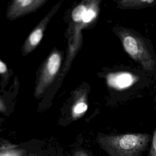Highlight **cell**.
Here are the masks:
<instances>
[{"instance_id":"6da1fadb","label":"cell","mask_w":156,"mask_h":156,"mask_svg":"<svg viewBox=\"0 0 156 156\" xmlns=\"http://www.w3.org/2000/svg\"><path fill=\"white\" fill-rule=\"evenodd\" d=\"M63 52L54 48L41 65L37 76L35 94L41 95L58 76L63 65Z\"/></svg>"},{"instance_id":"277c9868","label":"cell","mask_w":156,"mask_h":156,"mask_svg":"<svg viewBox=\"0 0 156 156\" xmlns=\"http://www.w3.org/2000/svg\"><path fill=\"white\" fill-rule=\"evenodd\" d=\"M49 0H11L6 10V18L10 21L34 12Z\"/></svg>"},{"instance_id":"4fadbf2b","label":"cell","mask_w":156,"mask_h":156,"mask_svg":"<svg viewBox=\"0 0 156 156\" xmlns=\"http://www.w3.org/2000/svg\"><path fill=\"white\" fill-rule=\"evenodd\" d=\"M79 156H86V155H80Z\"/></svg>"},{"instance_id":"9c48e42d","label":"cell","mask_w":156,"mask_h":156,"mask_svg":"<svg viewBox=\"0 0 156 156\" xmlns=\"http://www.w3.org/2000/svg\"><path fill=\"white\" fill-rule=\"evenodd\" d=\"M150 156H156V131L155 132V134L153 138L152 147Z\"/></svg>"},{"instance_id":"7a4b0ae2","label":"cell","mask_w":156,"mask_h":156,"mask_svg":"<svg viewBox=\"0 0 156 156\" xmlns=\"http://www.w3.org/2000/svg\"><path fill=\"white\" fill-rule=\"evenodd\" d=\"M148 136L141 134H127L108 138L115 156H137L145 147Z\"/></svg>"},{"instance_id":"5b68a950","label":"cell","mask_w":156,"mask_h":156,"mask_svg":"<svg viewBox=\"0 0 156 156\" xmlns=\"http://www.w3.org/2000/svg\"><path fill=\"white\" fill-rule=\"evenodd\" d=\"M133 76L128 73H118L108 74L107 77L108 84L116 89H124L130 87L134 82Z\"/></svg>"},{"instance_id":"3957f363","label":"cell","mask_w":156,"mask_h":156,"mask_svg":"<svg viewBox=\"0 0 156 156\" xmlns=\"http://www.w3.org/2000/svg\"><path fill=\"white\" fill-rule=\"evenodd\" d=\"M63 1L64 0H60L55 4L27 37L21 49L23 56H26L29 54L38 46L43 38L44 32L48 24L50 22L52 16L60 9Z\"/></svg>"},{"instance_id":"30bf717a","label":"cell","mask_w":156,"mask_h":156,"mask_svg":"<svg viewBox=\"0 0 156 156\" xmlns=\"http://www.w3.org/2000/svg\"><path fill=\"white\" fill-rule=\"evenodd\" d=\"M0 156H19V155L17 152L9 151L0 153Z\"/></svg>"},{"instance_id":"ba28073f","label":"cell","mask_w":156,"mask_h":156,"mask_svg":"<svg viewBox=\"0 0 156 156\" xmlns=\"http://www.w3.org/2000/svg\"><path fill=\"white\" fill-rule=\"evenodd\" d=\"M11 74V70L8 68L7 65L4 62L0 60V76L1 78L4 80L7 81L10 77Z\"/></svg>"},{"instance_id":"52a82bcc","label":"cell","mask_w":156,"mask_h":156,"mask_svg":"<svg viewBox=\"0 0 156 156\" xmlns=\"http://www.w3.org/2000/svg\"><path fill=\"white\" fill-rule=\"evenodd\" d=\"M88 108V105L83 100H79L74 105L73 108V113L76 116H79L84 113Z\"/></svg>"},{"instance_id":"7c38bea8","label":"cell","mask_w":156,"mask_h":156,"mask_svg":"<svg viewBox=\"0 0 156 156\" xmlns=\"http://www.w3.org/2000/svg\"><path fill=\"white\" fill-rule=\"evenodd\" d=\"M143 2H147V3H152L154 0H141Z\"/></svg>"},{"instance_id":"8992f818","label":"cell","mask_w":156,"mask_h":156,"mask_svg":"<svg viewBox=\"0 0 156 156\" xmlns=\"http://www.w3.org/2000/svg\"><path fill=\"white\" fill-rule=\"evenodd\" d=\"M122 43L126 51L131 57L136 58L140 51V46L138 40L135 37L128 35L124 38Z\"/></svg>"},{"instance_id":"8fae6325","label":"cell","mask_w":156,"mask_h":156,"mask_svg":"<svg viewBox=\"0 0 156 156\" xmlns=\"http://www.w3.org/2000/svg\"><path fill=\"white\" fill-rule=\"evenodd\" d=\"M4 110H5V105H4L2 101L0 98V111H4Z\"/></svg>"}]
</instances>
